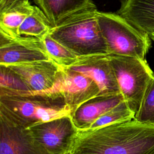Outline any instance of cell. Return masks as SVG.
<instances>
[{
  "label": "cell",
  "mask_w": 154,
  "mask_h": 154,
  "mask_svg": "<svg viewBox=\"0 0 154 154\" xmlns=\"http://www.w3.org/2000/svg\"><path fill=\"white\" fill-rule=\"evenodd\" d=\"M72 154H154V126L134 119L78 130Z\"/></svg>",
  "instance_id": "6da1fadb"
},
{
  "label": "cell",
  "mask_w": 154,
  "mask_h": 154,
  "mask_svg": "<svg viewBox=\"0 0 154 154\" xmlns=\"http://www.w3.org/2000/svg\"><path fill=\"white\" fill-rule=\"evenodd\" d=\"M71 113L70 107L60 94H34L25 91L0 96V116L21 128L71 116Z\"/></svg>",
  "instance_id": "7a4b0ae2"
},
{
  "label": "cell",
  "mask_w": 154,
  "mask_h": 154,
  "mask_svg": "<svg viewBox=\"0 0 154 154\" xmlns=\"http://www.w3.org/2000/svg\"><path fill=\"white\" fill-rule=\"evenodd\" d=\"M96 7L81 10L52 27L50 35L78 57L108 55Z\"/></svg>",
  "instance_id": "3957f363"
},
{
  "label": "cell",
  "mask_w": 154,
  "mask_h": 154,
  "mask_svg": "<svg viewBox=\"0 0 154 154\" xmlns=\"http://www.w3.org/2000/svg\"><path fill=\"white\" fill-rule=\"evenodd\" d=\"M97 19L108 55L145 60L151 46V39L147 34L135 28L117 13L98 11Z\"/></svg>",
  "instance_id": "277c9868"
},
{
  "label": "cell",
  "mask_w": 154,
  "mask_h": 154,
  "mask_svg": "<svg viewBox=\"0 0 154 154\" xmlns=\"http://www.w3.org/2000/svg\"><path fill=\"white\" fill-rule=\"evenodd\" d=\"M108 56L124 100L135 115L154 73L145 60L129 56Z\"/></svg>",
  "instance_id": "5b68a950"
},
{
  "label": "cell",
  "mask_w": 154,
  "mask_h": 154,
  "mask_svg": "<svg viewBox=\"0 0 154 154\" xmlns=\"http://www.w3.org/2000/svg\"><path fill=\"white\" fill-rule=\"evenodd\" d=\"M34 144L43 154L70 152L78 129L66 116L25 129Z\"/></svg>",
  "instance_id": "8992f818"
},
{
  "label": "cell",
  "mask_w": 154,
  "mask_h": 154,
  "mask_svg": "<svg viewBox=\"0 0 154 154\" xmlns=\"http://www.w3.org/2000/svg\"><path fill=\"white\" fill-rule=\"evenodd\" d=\"M40 94L61 95L72 109L71 114L81 104L99 94V88L91 78L61 66L54 85L43 91H31Z\"/></svg>",
  "instance_id": "52a82bcc"
},
{
  "label": "cell",
  "mask_w": 154,
  "mask_h": 154,
  "mask_svg": "<svg viewBox=\"0 0 154 154\" xmlns=\"http://www.w3.org/2000/svg\"><path fill=\"white\" fill-rule=\"evenodd\" d=\"M52 60L42 39L25 35L11 36L0 31V65L11 66Z\"/></svg>",
  "instance_id": "ba28073f"
},
{
  "label": "cell",
  "mask_w": 154,
  "mask_h": 154,
  "mask_svg": "<svg viewBox=\"0 0 154 154\" xmlns=\"http://www.w3.org/2000/svg\"><path fill=\"white\" fill-rule=\"evenodd\" d=\"M66 68L93 79L99 88L98 95L121 93L108 55L78 57L74 64Z\"/></svg>",
  "instance_id": "9c48e42d"
},
{
  "label": "cell",
  "mask_w": 154,
  "mask_h": 154,
  "mask_svg": "<svg viewBox=\"0 0 154 154\" xmlns=\"http://www.w3.org/2000/svg\"><path fill=\"white\" fill-rule=\"evenodd\" d=\"M22 79L31 91H43L54 84L61 66L52 60L7 66Z\"/></svg>",
  "instance_id": "30bf717a"
},
{
  "label": "cell",
  "mask_w": 154,
  "mask_h": 154,
  "mask_svg": "<svg viewBox=\"0 0 154 154\" xmlns=\"http://www.w3.org/2000/svg\"><path fill=\"white\" fill-rule=\"evenodd\" d=\"M125 101L121 93L97 95L87 100L71 114L72 122L78 130L88 129L99 117Z\"/></svg>",
  "instance_id": "8fae6325"
},
{
  "label": "cell",
  "mask_w": 154,
  "mask_h": 154,
  "mask_svg": "<svg viewBox=\"0 0 154 154\" xmlns=\"http://www.w3.org/2000/svg\"><path fill=\"white\" fill-rule=\"evenodd\" d=\"M0 154H43L25 129L17 127L0 116Z\"/></svg>",
  "instance_id": "7c38bea8"
},
{
  "label": "cell",
  "mask_w": 154,
  "mask_h": 154,
  "mask_svg": "<svg viewBox=\"0 0 154 154\" xmlns=\"http://www.w3.org/2000/svg\"><path fill=\"white\" fill-rule=\"evenodd\" d=\"M117 13L149 35L154 31V0H120Z\"/></svg>",
  "instance_id": "4fadbf2b"
},
{
  "label": "cell",
  "mask_w": 154,
  "mask_h": 154,
  "mask_svg": "<svg viewBox=\"0 0 154 154\" xmlns=\"http://www.w3.org/2000/svg\"><path fill=\"white\" fill-rule=\"evenodd\" d=\"M33 8L28 0H0V31L11 36L19 35V26Z\"/></svg>",
  "instance_id": "5bb4252c"
},
{
  "label": "cell",
  "mask_w": 154,
  "mask_h": 154,
  "mask_svg": "<svg viewBox=\"0 0 154 154\" xmlns=\"http://www.w3.org/2000/svg\"><path fill=\"white\" fill-rule=\"evenodd\" d=\"M52 27L68 17L87 8L96 7L91 0H34Z\"/></svg>",
  "instance_id": "9a60e30c"
},
{
  "label": "cell",
  "mask_w": 154,
  "mask_h": 154,
  "mask_svg": "<svg viewBox=\"0 0 154 154\" xmlns=\"http://www.w3.org/2000/svg\"><path fill=\"white\" fill-rule=\"evenodd\" d=\"M52 26L42 10L34 5L32 13L23 20L19 28L20 35L35 37L40 39L49 33Z\"/></svg>",
  "instance_id": "2e32d148"
},
{
  "label": "cell",
  "mask_w": 154,
  "mask_h": 154,
  "mask_svg": "<svg viewBox=\"0 0 154 154\" xmlns=\"http://www.w3.org/2000/svg\"><path fill=\"white\" fill-rule=\"evenodd\" d=\"M42 40L51 59L59 66L67 67L77 61L78 57L54 40L49 33L46 34Z\"/></svg>",
  "instance_id": "e0dca14e"
},
{
  "label": "cell",
  "mask_w": 154,
  "mask_h": 154,
  "mask_svg": "<svg viewBox=\"0 0 154 154\" xmlns=\"http://www.w3.org/2000/svg\"><path fill=\"white\" fill-rule=\"evenodd\" d=\"M134 119L141 123L154 126V76L144 93Z\"/></svg>",
  "instance_id": "ac0fdd59"
},
{
  "label": "cell",
  "mask_w": 154,
  "mask_h": 154,
  "mask_svg": "<svg viewBox=\"0 0 154 154\" xmlns=\"http://www.w3.org/2000/svg\"><path fill=\"white\" fill-rule=\"evenodd\" d=\"M135 114L123 101L96 119L88 129H94L113 123L134 119Z\"/></svg>",
  "instance_id": "d6986e66"
},
{
  "label": "cell",
  "mask_w": 154,
  "mask_h": 154,
  "mask_svg": "<svg viewBox=\"0 0 154 154\" xmlns=\"http://www.w3.org/2000/svg\"><path fill=\"white\" fill-rule=\"evenodd\" d=\"M0 93L29 91L20 77L8 66L0 65Z\"/></svg>",
  "instance_id": "ffe728a7"
},
{
  "label": "cell",
  "mask_w": 154,
  "mask_h": 154,
  "mask_svg": "<svg viewBox=\"0 0 154 154\" xmlns=\"http://www.w3.org/2000/svg\"><path fill=\"white\" fill-rule=\"evenodd\" d=\"M149 35L150 39L154 42V31H153V32L149 33Z\"/></svg>",
  "instance_id": "44dd1931"
},
{
  "label": "cell",
  "mask_w": 154,
  "mask_h": 154,
  "mask_svg": "<svg viewBox=\"0 0 154 154\" xmlns=\"http://www.w3.org/2000/svg\"><path fill=\"white\" fill-rule=\"evenodd\" d=\"M66 154H72L70 152H68V153H67Z\"/></svg>",
  "instance_id": "7402d4cb"
},
{
  "label": "cell",
  "mask_w": 154,
  "mask_h": 154,
  "mask_svg": "<svg viewBox=\"0 0 154 154\" xmlns=\"http://www.w3.org/2000/svg\"><path fill=\"white\" fill-rule=\"evenodd\" d=\"M28 1H29V0H28Z\"/></svg>",
  "instance_id": "603a6c76"
}]
</instances>
